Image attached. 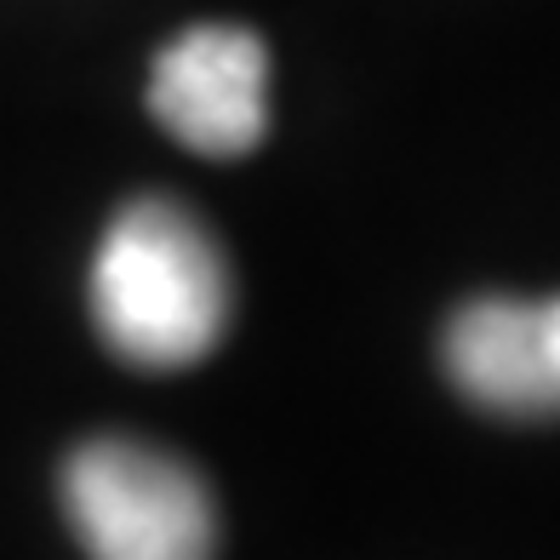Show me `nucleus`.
<instances>
[{
    "mask_svg": "<svg viewBox=\"0 0 560 560\" xmlns=\"http://www.w3.org/2000/svg\"><path fill=\"white\" fill-rule=\"evenodd\" d=\"M229 303V264L212 235L155 195L132 200L92 258V320L132 366H195L218 349Z\"/></svg>",
    "mask_w": 560,
    "mask_h": 560,
    "instance_id": "nucleus-1",
    "label": "nucleus"
},
{
    "mask_svg": "<svg viewBox=\"0 0 560 560\" xmlns=\"http://www.w3.org/2000/svg\"><path fill=\"white\" fill-rule=\"evenodd\" d=\"M63 509L92 560H212V498L161 446L86 441L63 464Z\"/></svg>",
    "mask_w": 560,
    "mask_h": 560,
    "instance_id": "nucleus-2",
    "label": "nucleus"
},
{
    "mask_svg": "<svg viewBox=\"0 0 560 560\" xmlns=\"http://www.w3.org/2000/svg\"><path fill=\"white\" fill-rule=\"evenodd\" d=\"M149 109L177 143L200 155H246L269 126V58L252 30L200 23L177 35L149 81Z\"/></svg>",
    "mask_w": 560,
    "mask_h": 560,
    "instance_id": "nucleus-3",
    "label": "nucleus"
},
{
    "mask_svg": "<svg viewBox=\"0 0 560 560\" xmlns=\"http://www.w3.org/2000/svg\"><path fill=\"white\" fill-rule=\"evenodd\" d=\"M452 384L503 418H560V298H475L441 338Z\"/></svg>",
    "mask_w": 560,
    "mask_h": 560,
    "instance_id": "nucleus-4",
    "label": "nucleus"
}]
</instances>
